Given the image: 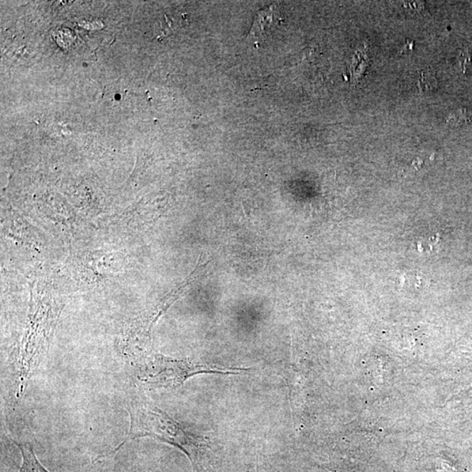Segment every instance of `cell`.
Segmentation results:
<instances>
[{
    "mask_svg": "<svg viewBox=\"0 0 472 472\" xmlns=\"http://www.w3.org/2000/svg\"><path fill=\"white\" fill-rule=\"evenodd\" d=\"M126 409L131 418L129 434L111 454L118 452L127 441L152 437L180 449L190 461L194 472L202 471L205 452L202 440L170 417L145 393L130 390L126 395Z\"/></svg>",
    "mask_w": 472,
    "mask_h": 472,
    "instance_id": "obj_1",
    "label": "cell"
},
{
    "mask_svg": "<svg viewBox=\"0 0 472 472\" xmlns=\"http://www.w3.org/2000/svg\"><path fill=\"white\" fill-rule=\"evenodd\" d=\"M130 364L138 383L148 388L180 387L188 378L199 373H238L244 370L213 368L199 362L176 360L153 352L141 354Z\"/></svg>",
    "mask_w": 472,
    "mask_h": 472,
    "instance_id": "obj_2",
    "label": "cell"
},
{
    "mask_svg": "<svg viewBox=\"0 0 472 472\" xmlns=\"http://www.w3.org/2000/svg\"><path fill=\"white\" fill-rule=\"evenodd\" d=\"M275 6L268 7L266 9L260 10L256 15L254 23H253L249 35H254L256 40H263L264 38L270 35V31L277 28L281 20L278 10H273Z\"/></svg>",
    "mask_w": 472,
    "mask_h": 472,
    "instance_id": "obj_3",
    "label": "cell"
},
{
    "mask_svg": "<svg viewBox=\"0 0 472 472\" xmlns=\"http://www.w3.org/2000/svg\"><path fill=\"white\" fill-rule=\"evenodd\" d=\"M21 452L22 464L18 472H48L37 459L31 444L28 443L16 444Z\"/></svg>",
    "mask_w": 472,
    "mask_h": 472,
    "instance_id": "obj_4",
    "label": "cell"
},
{
    "mask_svg": "<svg viewBox=\"0 0 472 472\" xmlns=\"http://www.w3.org/2000/svg\"><path fill=\"white\" fill-rule=\"evenodd\" d=\"M448 122L453 126H463L472 123V111L469 109L463 108L453 111L449 115Z\"/></svg>",
    "mask_w": 472,
    "mask_h": 472,
    "instance_id": "obj_5",
    "label": "cell"
},
{
    "mask_svg": "<svg viewBox=\"0 0 472 472\" xmlns=\"http://www.w3.org/2000/svg\"><path fill=\"white\" fill-rule=\"evenodd\" d=\"M418 87L422 92L437 89V80L435 75L428 71L422 72L420 81L418 82Z\"/></svg>",
    "mask_w": 472,
    "mask_h": 472,
    "instance_id": "obj_6",
    "label": "cell"
}]
</instances>
